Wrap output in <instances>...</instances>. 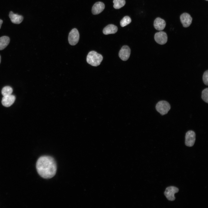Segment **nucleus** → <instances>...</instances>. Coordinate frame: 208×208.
I'll return each instance as SVG.
<instances>
[{
    "instance_id": "412c9836",
    "label": "nucleus",
    "mask_w": 208,
    "mask_h": 208,
    "mask_svg": "<svg viewBox=\"0 0 208 208\" xmlns=\"http://www.w3.org/2000/svg\"><path fill=\"white\" fill-rule=\"evenodd\" d=\"M3 21L2 20L0 19V29L1 28V25H2V23H3Z\"/></svg>"
},
{
    "instance_id": "0eeeda50",
    "label": "nucleus",
    "mask_w": 208,
    "mask_h": 208,
    "mask_svg": "<svg viewBox=\"0 0 208 208\" xmlns=\"http://www.w3.org/2000/svg\"><path fill=\"white\" fill-rule=\"evenodd\" d=\"M154 39L155 41L157 43L163 45L165 44L167 42L168 37L165 32L161 31L155 34Z\"/></svg>"
},
{
    "instance_id": "aec40b11",
    "label": "nucleus",
    "mask_w": 208,
    "mask_h": 208,
    "mask_svg": "<svg viewBox=\"0 0 208 208\" xmlns=\"http://www.w3.org/2000/svg\"><path fill=\"white\" fill-rule=\"evenodd\" d=\"M203 80L204 83L205 85H208V70H207L203 73Z\"/></svg>"
},
{
    "instance_id": "f3484780",
    "label": "nucleus",
    "mask_w": 208,
    "mask_h": 208,
    "mask_svg": "<svg viewBox=\"0 0 208 208\" xmlns=\"http://www.w3.org/2000/svg\"><path fill=\"white\" fill-rule=\"evenodd\" d=\"M13 92L12 88L10 86L4 87L1 90V93L3 96L11 94Z\"/></svg>"
},
{
    "instance_id": "4468645a",
    "label": "nucleus",
    "mask_w": 208,
    "mask_h": 208,
    "mask_svg": "<svg viewBox=\"0 0 208 208\" xmlns=\"http://www.w3.org/2000/svg\"><path fill=\"white\" fill-rule=\"evenodd\" d=\"M118 30L117 27L113 24H109L105 27L103 30V33L105 35L114 34Z\"/></svg>"
},
{
    "instance_id": "7ed1b4c3",
    "label": "nucleus",
    "mask_w": 208,
    "mask_h": 208,
    "mask_svg": "<svg viewBox=\"0 0 208 208\" xmlns=\"http://www.w3.org/2000/svg\"><path fill=\"white\" fill-rule=\"evenodd\" d=\"M156 110L161 115H163L167 114L170 109V105L169 103L165 101H161L156 104Z\"/></svg>"
},
{
    "instance_id": "ddd939ff",
    "label": "nucleus",
    "mask_w": 208,
    "mask_h": 208,
    "mask_svg": "<svg viewBox=\"0 0 208 208\" xmlns=\"http://www.w3.org/2000/svg\"><path fill=\"white\" fill-rule=\"evenodd\" d=\"M9 17L11 22L14 24H19L23 21V18L21 15L14 13L12 12H10Z\"/></svg>"
},
{
    "instance_id": "5701e85b",
    "label": "nucleus",
    "mask_w": 208,
    "mask_h": 208,
    "mask_svg": "<svg viewBox=\"0 0 208 208\" xmlns=\"http://www.w3.org/2000/svg\"><path fill=\"white\" fill-rule=\"evenodd\" d=\"M206 0V1H208V0Z\"/></svg>"
},
{
    "instance_id": "2eb2a0df",
    "label": "nucleus",
    "mask_w": 208,
    "mask_h": 208,
    "mask_svg": "<svg viewBox=\"0 0 208 208\" xmlns=\"http://www.w3.org/2000/svg\"><path fill=\"white\" fill-rule=\"evenodd\" d=\"M10 38L8 36H3L0 37V50L5 48L8 45Z\"/></svg>"
},
{
    "instance_id": "9b49d317",
    "label": "nucleus",
    "mask_w": 208,
    "mask_h": 208,
    "mask_svg": "<svg viewBox=\"0 0 208 208\" xmlns=\"http://www.w3.org/2000/svg\"><path fill=\"white\" fill-rule=\"evenodd\" d=\"M105 5L103 3L99 1L96 3L92 6V12L94 15L101 13L104 9Z\"/></svg>"
},
{
    "instance_id": "20e7f679",
    "label": "nucleus",
    "mask_w": 208,
    "mask_h": 208,
    "mask_svg": "<svg viewBox=\"0 0 208 208\" xmlns=\"http://www.w3.org/2000/svg\"><path fill=\"white\" fill-rule=\"evenodd\" d=\"M79 34L77 29L76 28L73 29L69 32L68 36V41L69 44L71 45H75L79 40Z\"/></svg>"
},
{
    "instance_id": "1a4fd4ad",
    "label": "nucleus",
    "mask_w": 208,
    "mask_h": 208,
    "mask_svg": "<svg viewBox=\"0 0 208 208\" xmlns=\"http://www.w3.org/2000/svg\"><path fill=\"white\" fill-rule=\"evenodd\" d=\"M181 22L185 27H188L192 23V18L190 15L186 13L182 14L180 16Z\"/></svg>"
},
{
    "instance_id": "6ab92c4d",
    "label": "nucleus",
    "mask_w": 208,
    "mask_h": 208,
    "mask_svg": "<svg viewBox=\"0 0 208 208\" xmlns=\"http://www.w3.org/2000/svg\"><path fill=\"white\" fill-rule=\"evenodd\" d=\"M201 98L205 102L208 103V88H206L202 91Z\"/></svg>"
},
{
    "instance_id": "f257e3e1",
    "label": "nucleus",
    "mask_w": 208,
    "mask_h": 208,
    "mask_svg": "<svg viewBox=\"0 0 208 208\" xmlns=\"http://www.w3.org/2000/svg\"><path fill=\"white\" fill-rule=\"evenodd\" d=\"M36 168L38 174L42 177L48 179L55 175L57 169L54 159L49 156L40 157L36 163Z\"/></svg>"
},
{
    "instance_id": "6e6552de",
    "label": "nucleus",
    "mask_w": 208,
    "mask_h": 208,
    "mask_svg": "<svg viewBox=\"0 0 208 208\" xmlns=\"http://www.w3.org/2000/svg\"><path fill=\"white\" fill-rule=\"evenodd\" d=\"M131 53V49L127 45H124L122 47L119 52V56L122 60L125 61L127 60L129 57Z\"/></svg>"
},
{
    "instance_id": "9d476101",
    "label": "nucleus",
    "mask_w": 208,
    "mask_h": 208,
    "mask_svg": "<svg viewBox=\"0 0 208 208\" xmlns=\"http://www.w3.org/2000/svg\"><path fill=\"white\" fill-rule=\"evenodd\" d=\"M15 99V96L13 95L3 96L1 101L2 104L5 107H9L14 103Z\"/></svg>"
},
{
    "instance_id": "dca6fc26",
    "label": "nucleus",
    "mask_w": 208,
    "mask_h": 208,
    "mask_svg": "<svg viewBox=\"0 0 208 208\" xmlns=\"http://www.w3.org/2000/svg\"><path fill=\"white\" fill-rule=\"evenodd\" d=\"M114 7L116 9H119L123 7L125 4V0H114Z\"/></svg>"
},
{
    "instance_id": "f8f14e48",
    "label": "nucleus",
    "mask_w": 208,
    "mask_h": 208,
    "mask_svg": "<svg viewBox=\"0 0 208 208\" xmlns=\"http://www.w3.org/2000/svg\"><path fill=\"white\" fill-rule=\"evenodd\" d=\"M166 25V23L163 19L158 17L155 20L154 26L155 28L158 30L161 31L163 30Z\"/></svg>"
},
{
    "instance_id": "4be33fe9",
    "label": "nucleus",
    "mask_w": 208,
    "mask_h": 208,
    "mask_svg": "<svg viewBox=\"0 0 208 208\" xmlns=\"http://www.w3.org/2000/svg\"><path fill=\"white\" fill-rule=\"evenodd\" d=\"M1 56H0V63H1Z\"/></svg>"
},
{
    "instance_id": "39448f33",
    "label": "nucleus",
    "mask_w": 208,
    "mask_h": 208,
    "mask_svg": "<svg viewBox=\"0 0 208 208\" xmlns=\"http://www.w3.org/2000/svg\"><path fill=\"white\" fill-rule=\"evenodd\" d=\"M196 140V134L192 130L187 131L185 136V144L187 146L192 147L194 145Z\"/></svg>"
},
{
    "instance_id": "423d86ee",
    "label": "nucleus",
    "mask_w": 208,
    "mask_h": 208,
    "mask_svg": "<svg viewBox=\"0 0 208 208\" xmlns=\"http://www.w3.org/2000/svg\"><path fill=\"white\" fill-rule=\"evenodd\" d=\"M179 191V190L177 187L173 186H170L166 188L164 194L168 200L173 201L175 199L174 194L177 193Z\"/></svg>"
},
{
    "instance_id": "a211bd4d",
    "label": "nucleus",
    "mask_w": 208,
    "mask_h": 208,
    "mask_svg": "<svg viewBox=\"0 0 208 208\" xmlns=\"http://www.w3.org/2000/svg\"><path fill=\"white\" fill-rule=\"evenodd\" d=\"M131 21V19L129 16H126L121 20L120 23V25L121 27H124L129 24Z\"/></svg>"
},
{
    "instance_id": "f03ea898",
    "label": "nucleus",
    "mask_w": 208,
    "mask_h": 208,
    "mask_svg": "<svg viewBox=\"0 0 208 208\" xmlns=\"http://www.w3.org/2000/svg\"><path fill=\"white\" fill-rule=\"evenodd\" d=\"M103 59L102 55L95 51L90 52L87 55L86 61L91 65L96 66L99 65Z\"/></svg>"
}]
</instances>
